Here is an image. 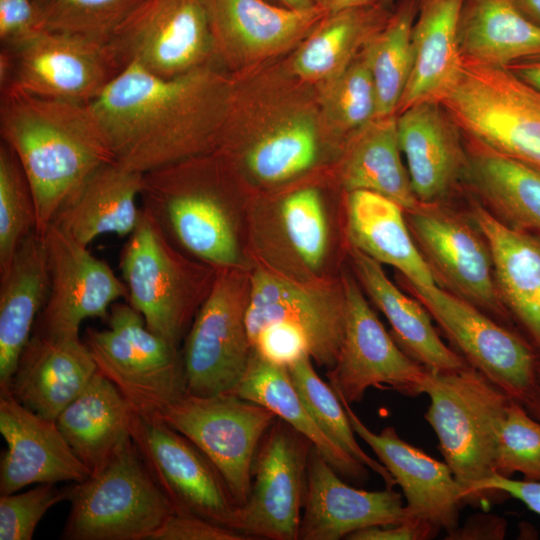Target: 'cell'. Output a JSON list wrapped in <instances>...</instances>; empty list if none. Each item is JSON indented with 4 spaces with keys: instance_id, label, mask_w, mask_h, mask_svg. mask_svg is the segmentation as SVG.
<instances>
[{
    "instance_id": "cell-1",
    "label": "cell",
    "mask_w": 540,
    "mask_h": 540,
    "mask_svg": "<svg viewBox=\"0 0 540 540\" xmlns=\"http://www.w3.org/2000/svg\"><path fill=\"white\" fill-rule=\"evenodd\" d=\"M226 100L211 67L165 78L129 64L89 105L115 160L144 174L213 148Z\"/></svg>"
},
{
    "instance_id": "cell-27",
    "label": "cell",
    "mask_w": 540,
    "mask_h": 540,
    "mask_svg": "<svg viewBox=\"0 0 540 540\" xmlns=\"http://www.w3.org/2000/svg\"><path fill=\"white\" fill-rule=\"evenodd\" d=\"M463 136L461 188L506 225L540 235V169Z\"/></svg>"
},
{
    "instance_id": "cell-25",
    "label": "cell",
    "mask_w": 540,
    "mask_h": 540,
    "mask_svg": "<svg viewBox=\"0 0 540 540\" xmlns=\"http://www.w3.org/2000/svg\"><path fill=\"white\" fill-rule=\"evenodd\" d=\"M397 133L417 200L446 202L461 188L464 136L440 102H421L397 114Z\"/></svg>"
},
{
    "instance_id": "cell-50",
    "label": "cell",
    "mask_w": 540,
    "mask_h": 540,
    "mask_svg": "<svg viewBox=\"0 0 540 540\" xmlns=\"http://www.w3.org/2000/svg\"><path fill=\"white\" fill-rule=\"evenodd\" d=\"M476 493L480 502L488 495L513 497L540 515V481L514 480L494 473L477 486Z\"/></svg>"
},
{
    "instance_id": "cell-51",
    "label": "cell",
    "mask_w": 540,
    "mask_h": 540,
    "mask_svg": "<svg viewBox=\"0 0 540 540\" xmlns=\"http://www.w3.org/2000/svg\"><path fill=\"white\" fill-rule=\"evenodd\" d=\"M440 531L430 524L405 521L399 524L364 528L348 535L349 540H425L434 538Z\"/></svg>"
},
{
    "instance_id": "cell-4",
    "label": "cell",
    "mask_w": 540,
    "mask_h": 540,
    "mask_svg": "<svg viewBox=\"0 0 540 540\" xmlns=\"http://www.w3.org/2000/svg\"><path fill=\"white\" fill-rule=\"evenodd\" d=\"M65 540H150L174 513L132 438L98 472L68 486Z\"/></svg>"
},
{
    "instance_id": "cell-21",
    "label": "cell",
    "mask_w": 540,
    "mask_h": 540,
    "mask_svg": "<svg viewBox=\"0 0 540 540\" xmlns=\"http://www.w3.org/2000/svg\"><path fill=\"white\" fill-rule=\"evenodd\" d=\"M215 57L240 68L299 45L328 14L324 6L290 10L266 0H204Z\"/></svg>"
},
{
    "instance_id": "cell-23",
    "label": "cell",
    "mask_w": 540,
    "mask_h": 540,
    "mask_svg": "<svg viewBox=\"0 0 540 540\" xmlns=\"http://www.w3.org/2000/svg\"><path fill=\"white\" fill-rule=\"evenodd\" d=\"M410 521L402 495L393 488L367 491L345 483L313 446L307 491L299 528L300 540H338L380 525Z\"/></svg>"
},
{
    "instance_id": "cell-2",
    "label": "cell",
    "mask_w": 540,
    "mask_h": 540,
    "mask_svg": "<svg viewBox=\"0 0 540 540\" xmlns=\"http://www.w3.org/2000/svg\"><path fill=\"white\" fill-rule=\"evenodd\" d=\"M0 135L28 179L43 235L58 212L103 165L115 160L89 104L0 92Z\"/></svg>"
},
{
    "instance_id": "cell-45",
    "label": "cell",
    "mask_w": 540,
    "mask_h": 540,
    "mask_svg": "<svg viewBox=\"0 0 540 540\" xmlns=\"http://www.w3.org/2000/svg\"><path fill=\"white\" fill-rule=\"evenodd\" d=\"M280 216L286 236L303 263L316 269L323 263L328 226L319 192L300 189L283 201Z\"/></svg>"
},
{
    "instance_id": "cell-44",
    "label": "cell",
    "mask_w": 540,
    "mask_h": 540,
    "mask_svg": "<svg viewBox=\"0 0 540 540\" xmlns=\"http://www.w3.org/2000/svg\"><path fill=\"white\" fill-rule=\"evenodd\" d=\"M494 472L504 477L520 473L525 480L540 481V421L514 399L499 430Z\"/></svg>"
},
{
    "instance_id": "cell-22",
    "label": "cell",
    "mask_w": 540,
    "mask_h": 540,
    "mask_svg": "<svg viewBox=\"0 0 540 540\" xmlns=\"http://www.w3.org/2000/svg\"><path fill=\"white\" fill-rule=\"evenodd\" d=\"M0 433L6 442L0 457V495L33 484L80 482L90 475L56 420L35 413L9 393H0Z\"/></svg>"
},
{
    "instance_id": "cell-35",
    "label": "cell",
    "mask_w": 540,
    "mask_h": 540,
    "mask_svg": "<svg viewBox=\"0 0 540 540\" xmlns=\"http://www.w3.org/2000/svg\"><path fill=\"white\" fill-rule=\"evenodd\" d=\"M458 41L464 61L507 67L540 54V27L511 0H464Z\"/></svg>"
},
{
    "instance_id": "cell-3",
    "label": "cell",
    "mask_w": 540,
    "mask_h": 540,
    "mask_svg": "<svg viewBox=\"0 0 540 540\" xmlns=\"http://www.w3.org/2000/svg\"><path fill=\"white\" fill-rule=\"evenodd\" d=\"M424 419L438 449L463 489L464 503L480 504L476 488L492 476L498 434L512 398L470 365L428 369Z\"/></svg>"
},
{
    "instance_id": "cell-57",
    "label": "cell",
    "mask_w": 540,
    "mask_h": 540,
    "mask_svg": "<svg viewBox=\"0 0 540 540\" xmlns=\"http://www.w3.org/2000/svg\"><path fill=\"white\" fill-rule=\"evenodd\" d=\"M376 3H379V0H326L325 7L328 13H332L346 8L367 6Z\"/></svg>"
},
{
    "instance_id": "cell-36",
    "label": "cell",
    "mask_w": 540,
    "mask_h": 540,
    "mask_svg": "<svg viewBox=\"0 0 540 540\" xmlns=\"http://www.w3.org/2000/svg\"><path fill=\"white\" fill-rule=\"evenodd\" d=\"M392 9L376 3L328 13L298 45L293 72L317 84L337 76L385 26Z\"/></svg>"
},
{
    "instance_id": "cell-38",
    "label": "cell",
    "mask_w": 540,
    "mask_h": 540,
    "mask_svg": "<svg viewBox=\"0 0 540 540\" xmlns=\"http://www.w3.org/2000/svg\"><path fill=\"white\" fill-rule=\"evenodd\" d=\"M419 0H398L385 26L366 44L377 96V117L397 114L413 66L412 30Z\"/></svg>"
},
{
    "instance_id": "cell-41",
    "label": "cell",
    "mask_w": 540,
    "mask_h": 540,
    "mask_svg": "<svg viewBox=\"0 0 540 540\" xmlns=\"http://www.w3.org/2000/svg\"><path fill=\"white\" fill-rule=\"evenodd\" d=\"M320 102L330 126L347 140L377 117V96L363 53L340 74L320 83Z\"/></svg>"
},
{
    "instance_id": "cell-26",
    "label": "cell",
    "mask_w": 540,
    "mask_h": 540,
    "mask_svg": "<svg viewBox=\"0 0 540 540\" xmlns=\"http://www.w3.org/2000/svg\"><path fill=\"white\" fill-rule=\"evenodd\" d=\"M470 216L490 247L500 298L540 356V235L506 225L475 199Z\"/></svg>"
},
{
    "instance_id": "cell-54",
    "label": "cell",
    "mask_w": 540,
    "mask_h": 540,
    "mask_svg": "<svg viewBox=\"0 0 540 540\" xmlns=\"http://www.w3.org/2000/svg\"><path fill=\"white\" fill-rule=\"evenodd\" d=\"M527 412L535 419L540 421V360L537 365L536 378L534 386L523 403Z\"/></svg>"
},
{
    "instance_id": "cell-9",
    "label": "cell",
    "mask_w": 540,
    "mask_h": 540,
    "mask_svg": "<svg viewBox=\"0 0 540 540\" xmlns=\"http://www.w3.org/2000/svg\"><path fill=\"white\" fill-rule=\"evenodd\" d=\"M108 43L41 29L0 50V91L90 104L123 70Z\"/></svg>"
},
{
    "instance_id": "cell-39",
    "label": "cell",
    "mask_w": 540,
    "mask_h": 540,
    "mask_svg": "<svg viewBox=\"0 0 540 540\" xmlns=\"http://www.w3.org/2000/svg\"><path fill=\"white\" fill-rule=\"evenodd\" d=\"M310 354L288 365L291 381L308 411L322 431L338 446L377 473L387 488L396 484L385 466L369 456L357 443L348 415L331 385L316 373Z\"/></svg>"
},
{
    "instance_id": "cell-29",
    "label": "cell",
    "mask_w": 540,
    "mask_h": 540,
    "mask_svg": "<svg viewBox=\"0 0 540 540\" xmlns=\"http://www.w3.org/2000/svg\"><path fill=\"white\" fill-rule=\"evenodd\" d=\"M49 294V270L42 235L27 236L0 275V392L16 370Z\"/></svg>"
},
{
    "instance_id": "cell-43",
    "label": "cell",
    "mask_w": 540,
    "mask_h": 540,
    "mask_svg": "<svg viewBox=\"0 0 540 540\" xmlns=\"http://www.w3.org/2000/svg\"><path fill=\"white\" fill-rule=\"evenodd\" d=\"M143 0H35L42 29L108 43Z\"/></svg>"
},
{
    "instance_id": "cell-24",
    "label": "cell",
    "mask_w": 540,
    "mask_h": 540,
    "mask_svg": "<svg viewBox=\"0 0 540 540\" xmlns=\"http://www.w3.org/2000/svg\"><path fill=\"white\" fill-rule=\"evenodd\" d=\"M98 371L79 333H36L22 351L7 389L19 403L56 420Z\"/></svg>"
},
{
    "instance_id": "cell-7",
    "label": "cell",
    "mask_w": 540,
    "mask_h": 540,
    "mask_svg": "<svg viewBox=\"0 0 540 540\" xmlns=\"http://www.w3.org/2000/svg\"><path fill=\"white\" fill-rule=\"evenodd\" d=\"M108 328H87L85 343L98 371L123 394L135 412L154 418L186 392L182 353L151 332L127 301L115 302Z\"/></svg>"
},
{
    "instance_id": "cell-48",
    "label": "cell",
    "mask_w": 540,
    "mask_h": 540,
    "mask_svg": "<svg viewBox=\"0 0 540 540\" xmlns=\"http://www.w3.org/2000/svg\"><path fill=\"white\" fill-rule=\"evenodd\" d=\"M246 535L209 520L173 513L150 540H249Z\"/></svg>"
},
{
    "instance_id": "cell-15",
    "label": "cell",
    "mask_w": 540,
    "mask_h": 540,
    "mask_svg": "<svg viewBox=\"0 0 540 540\" xmlns=\"http://www.w3.org/2000/svg\"><path fill=\"white\" fill-rule=\"evenodd\" d=\"M221 268L197 311L182 352L186 391L228 393L244 377L253 352L245 323L248 296L237 275Z\"/></svg>"
},
{
    "instance_id": "cell-18",
    "label": "cell",
    "mask_w": 540,
    "mask_h": 540,
    "mask_svg": "<svg viewBox=\"0 0 540 540\" xmlns=\"http://www.w3.org/2000/svg\"><path fill=\"white\" fill-rule=\"evenodd\" d=\"M49 270V294L33 332L79 333L83 320H106L111 306L127 299L123 280L69 233L50 224L42 235Z\"/></svg>"
},
{
    "instance_id": "cell-55",
    "label": "cell",
    "mask_w": 540,
    "mask_h": 540,
    "mask_svg": "<svg viewBox=\"0 0 540 540\" xmlns=\"http://www.w3.org/2000/svg\"><path fill=\"white\" fill-rule=\"evenodd\" d=\"M517 10L540 27V0H511Z\"/></svg>"
},
{
    "instance_id": "cell-12",
    "label": "cell",
    "mask_w": 540,
    "mask_h": 540,
    "mask_svg": "<svg viewBox=\"0 0 540 540\" xmlns=\"http://www.w3.org/2000/svg\"><path fill=\"white\" fill-rule=\"evenodd\" d=\"M405 282L466 362L523 404L540 360L532 344L518 330L437 284Z\"/></svg>"
},
{
    "instance_id": "cell-11",
    "label": "cell",
    "mask_w": 540,
    "mask_h": 540,
    "mask_svg": "<svg viewBox=\"0 0 540 540\" xmlns=\"http://www.w3.org/2000/svg\"><path fill=\"white\" fill-rule=\"evenodd\" d=\"M413 240L435 283L509 326L511 318L497 289L488 242L470 215L446 202L405 212Z\"/></svg>"
},
{
    "instance_id": "cell-30",
    "label": "cell",
    "mask_w": 540,
    "mask_h": 540,
    "mask_svg": "<svg viewBox=\"0 0 540 540\" xmlns=\"http://www.w3.org/2000/svg\"><path fill=\"white\" fill-rule=\"evenodd\" d=\"M142 181L143 173L116 160L109 162L88 179L52 223L87 247L103 234L129 236L142 215V208L137 207Z\"/></svg>"
},
{
    "instance_id": "cell-49",
    "label": "cell",
    "mask_w": 540,
    "mask_h": 540,
    "mask_svg": "<svg viewBox=\"0 0 540 540\" xmlns=\"http://www.w3.org/2000/svg\"><path fill=\"white\" fill-rule=\"evenodd\" d=\"M41 29L35 0H0L1 46L17 43Z\"/></svg>"
},
{
    "instance_id": "cell-56",
    "label": "cell",
    "mask_w": 540,
    "mask_h": 540,
    "mask_svg": "<svg viewBox=\"0 0 540 540\" xmlns=\"http://www.w3.org/2000/svg\"><path fill=\"white\" fill-rule=\"evenodd\" d=\"M274 5L287 8L290 10H310L317 7L324 6L326 0H266ZM326 8V7H325Z\"/></svg>"
},
{
    "instance_id": "cell-52",
    "label": "cell",
    "mask_w": 540,
    "mask_h": 540,
    "mask_svg": "<svg viewBox=\"0 0 540 540\" xmlns=\"http://www.w3.org/2000/svg\"><path fill=\"white\" fill-rule=\"evenodd\" d=\"M507 531L504 518L489 513H477L470 516L462 527L447 533L446 539L452 540H502Z\"/></svg>"
},
{
    "instance_id": "cell-6",
    "label": "cell",
    "mask_w": 540,
    "mask_h": 540,
    "mask_svg": "<svg viewBox=\"0 0 540 540\" xmlns=\"http://www.w3.org/2000/svg\"><path fill=\"white\" fill-rule=\"evenodd\" d=\"M203 174L201 155L144 173L142 208L187 252L207 265L231 268L240 248L230 211Z\"/></svg>"
},
{
    "instance_id": "cell-37",
    "label": "cell",
    "mask_w": 540,
    "mask_h": 540,
    "mask_svg": "<svg viewBox=\"0 0 540 540\" xmlns=\"http://www.w3.org/2000/svg\"><path fill=\"white\" fill-rule=\"evenodd\" d=\"M231 393L273 411L310 440L340 476L358 484L366 481L367 467L322 431L301 400L286 367L253 351L244 377Z\"/></svg>"
},
{
    "instance_id": "cell-16",
    "label": "cell",
    "mask_w": 540,
    "mask_h": 540,
    "mask_svg": "<svg viewBox=\"0 0 540 540\" xmlns=\"http://www.w3.org/2000/svg\"><path fill=\"white\" fill-rule=\"evenodd\" d=\"M312 447L310 440L277 417L257 448L237 531L250 539H298Z\"/></svg>"
},
{
    "instance_id": "cell-20",
    "label": "cell",
    "mask_w": 540,
    "mask_h": 540,
    "mask_svg": "<svg viewBox=\"0 0 540 540\" xmlns=\"http://www.w3.org/2000/svg\"><path fill=\"white\" fill-rule=\"evenodd\" d=\"M338 396V395H337ZM355 432L375 453L402 489L410 521L427 523L447 533L459 526L463 489L450 467L402 439L393 426L370 430L338 396Z\"/></svg>"
},
{
    "instance_id": "cell-31",
    "label": "cell",
    "mask_w": 540,
    "mask_h": 540,
    "mask_svg": "<svg viewBox=\"0 0 540 540\" xmlns=\"http://www.w3.org/2000/svg\"><path fill=\"white\" fill-rule=\"evenodd\" d=\"M134 410L120 390L97 371L56 423L90 474L100 471L131 439Z\"/></svg>"
},
{
    "instance_id": "cell-34",
    "label": "cell",
    "mask_w": 540,
    "mask_h": 540,
    "mask_svg": "<svg viewBox=\"0 0 540 540\" xmlns=\"http://www.w3.org/2000/svg\"><path fill=\"white\" fill-rule=\"evenodd\" d=\"M401 154L397 114L374 118L346 141L340 167L343 188L378 193L404 212L415 209L420 202Z\"/></svg>"
},
{
    "instance_id": "cell-33",
    "label": "cell",
    "mask_w": 540,
    "mask_h": 540,
    "mask_svg": "<svg viewBox=\"0 0 540 540\" xmlns=\"http://www.w3.org/2000/svg\"><path fill=\"white\" fill-rule=\"evenodd\" d=\"M346 209L352 247L380 264L393 266L406 281L436 284L397 203L372 191L355 190L347 192Z\"/></svg>"
},
{
    "instance_id": "cell-8",
    "label": "cell",
    "mask_w": 540,
    "mask_h": 540,
    "mask_svg": "<svg viewBox=\"0 0 540 540\" xmlns=\"http://www.w3.org/2000/svg\"><path fill=\"white\" fill-rule=\"evenodd\" d=\"M440 103L465 136L540 169V91L506 67L463 60Z\"/></svg>"
},
{
    "instance_id": "cell-53",
    "label": "cell",
    "mask_w": 540,
    "mask_h": 540,
    "mask_svg": "<svg viewBox=\"0 0 540 540\" xmlns=\"http://www.w3.org/2000/svg\"><path fill=\"white\" fill-rule=\"evenodd\" d=\"M506 68L522 81L540 91V54L514 62Z\"/></svg>"
},
{
    "instance_id": "cell-58",
    "label": "cell",
    "mask_w": 540,
    "mask_h": 540,
    "mask_svg": "<svg viewBox=\"0 0 540 540\" xmlns=\"http://www.w3.org/2000/svg\"><path fill=\"white\" fill-rule=\"evenodd\" d=\"M393 1L394 0H379V3L386 7L393 8L394 7Z\"/></svg>"
},
{
    "instance_id": "cell-14",
    "label": "cell",
    "mask_w": 540,
    "mask_h": 540,
    "mask_svg": "<svg viewBox=\"0 0 540 540\" xmlns=\"http://www.w3.org/2000/svg\"><path fill=\"white\" fill-rule=\"evenodd\" d=\"M108 44L123 68L165 78L210 67L215 57L204 0H143Z\"/></svg>"
},
{
    "instance_id": "cell-19",
    "label": "cell",
    "mask_w": 540,
    "mask_h": 540,
    "mask_svg": "<svg viewBox=\"0 0 540 540\" xmlns=\"http://www.w3.org/2000/svg\"><path fill=\"white\" fill-rule=\"evenodd\" d=\"M248 294L245 323L251 344L266 325L288 321L306 332L311 358L328 370L334 367L345 333L343 287L304 286L260 269L250 279Z\"/></svg>"
},
{
    "instance_id": "cell-40",
    "label": "cell",
    "mask_w": 540,
    "mask_h": 540,
    "mask_svg": "<svg viewBox=\"0 0 540 540\" xmlns=\"http://www.w3.org/2000/svg\"><path fill=\"white\" fill-rule=\"evenodd\" d=\"M318 150L313 123L290 119L263 135L247 154L252 174L265 182H280L310 168Z\"/></svg>"
},
{
    "instance_id": "cell-47",
    "label": "cell",
    "mask_w": 540,
    "mask_h": 540,
    "mask_svg": "<svg viewBox=\"0 0 540 540\" xmlns=\"http://www.w3.org/2000/svg\"><path fill=\"white\" fill-rule=\"evenodd\" d=\"M252 349L264 359L287 367L304 354H310L306 332L298 325L279 321L263 327L252 341Z\"/></svg>"
},
{
    "instance_id": "cell-32",
    "label": "cell",
    "mask_w": 540,
    "mask_h": 540,
    "mask_svg": "<svg viewBox=\"0 0 540 540\" xmlns=\"http://www.w3.org/2000/svg\"><path fill=\"white\" fill-rule=\"evenodd\" d=\"M349 253L359 281L389 321L393 339L409 357L433 371L469 366L441 340L427 309L416 298L401 292L378 261L352 246Z\"/></svg>"
},
{
    "instance_id": "cell-46",
    "label": "cell",
    "mask_w": 540,
    "mask_h": 540,
    "mask_svg": "<svg viewBox=\"0 0 540 540\" xmlns=\"http://www.w3.org/2000/svg\"><path fill=\"white\" fill-rule=\"evenodd\" d=\"M68 499V486L37 484L22 493L0 495V540H31L46 512Z\"/></svg>"
},
{
    "instance_id": "cell-42",
    "label": "cell",
    "mask_w": 540,
    "mask_h": 540,
    "mask_svg": "<svg viewBox=\"0 0 540 540\" xmlns=\"http://www.w3.org/2000/svg\"><path fill=\"white\" fill-rule=\"evenodd\" d=\"M32 189L13 152L0 143V275L6 272L24 239L37 231Z\"/></svg>"
},
{
    "instance_id": "cell-17",
    "label": "cell",
    "mask_w": 540,
    "mask_h": 540,
    "mask_svg": "<svg viewBox=\"0 0 540 540\" xmlns=\"http://www.w3.org/2000/svg\"><path fill=\"white\" fill-rule=\"evenodd\" d=\"M342 287L345 333L337 362L327 372L335 393L350 405L362 401L372 387L409 397L424 394L428 369L398 346L351 277L342 279Z\"/></svg>"
},
{
    "instance_id": "cell-13",
    "label": "cell",
    "mask_w": 540,
    "mask_h": 540,
    "mask_svg": "<svg viewBox=\"0 0 540 540\" xmlns=\"http://www.w3.org/2000/svg\"><path fill=\"white\" fill-rule=\"evenodd\" d=\"M131 438L174 513L197 516L237 531L239 505L218 468L190 439L137 412Z\"/></svg>"
},
{
    "instance_id": "cell-28",
    "label": "cell",
    "mask_w": 540,
    "mask_h": 540,
    "mask_svg": "<svg viewBox=\"0 0 540 540\" xmlns=\"http://www.w3.org/2000/svg\"><path fill=\"white\" fill-rule=\"evenodd\" d=\"M464 0H419L412 30L413 66L397 114L421 102H441L461 75L458 23Z\"/></svg>"
},
{
    "instance_id": "cell-5",
    "label": "cell",
    "mask_w": 540,
    "mask_h": 540,
    "mask_svg": "<svg viewBox=\"0 0 540 540\" xmlns=\"http://www.w3.org/2000/svg\"><path fill=\"white\" fill-rule=\"evenodd\" d=\"M120 269L128 292L125 301L142 315L151 332L178 347L215 277L209 279V274L185 261L143 208L121 252Z\"/></svg>"
},
{
    "instance_id": "cell-10",
    "label": "cell",
    "mask_w": 540,
    "mask_h": 540,
    "mask_svg": "<svg viewBox=\"0 0 540 540\" xmlns=\"http://www.w3.org/2000/svg\"><path fill=\"white\" fill-rule=\"evenodd\" d=\"M277 417L265 406L231 392L197 396L186 391L153 419L180 432L200 448L218 468L242 507L250 493L257 448Z\"/></svg>"
}]
</instances>
